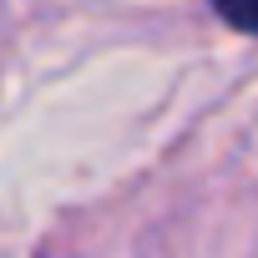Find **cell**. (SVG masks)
<instances>
[{"instance_id":"6da1fadb","label":"cell","mask_w":258,"mask_h":258,"mask_svg":"<svg viewBox=\"0 0 258 258\" xmlns=\"http://www.w3.org/2000/svg\"><path fill=\"white\" fill-rule=\"evenodd\" d=\"M213 6H218V16H223L233 31L258 36V0H213Z\"/></svg>"}]
</instances>
